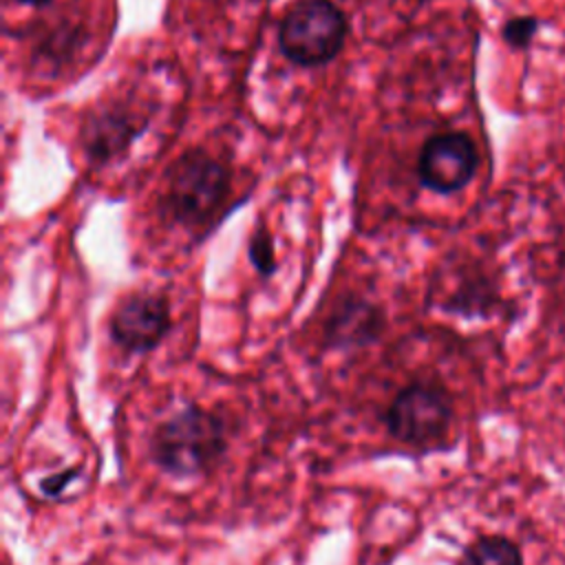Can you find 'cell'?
<instances>
[{
    "label": "cell",
    "mask_w": 565,
    "mask_h": 565,
    "mask_svg": "<svg viewBox=\"0 0 565 565\" xmlns=\"http://www.w3.org/2000/svg\"><path fill=\"white\" fill-rule=\"evenodd\" d=\"M455 565H523V552L505 534H481L463 547Z\"/></svg>",
    "instance_id": "cell-9"
},
{
    "label": "cell",
    "mask_w": 565,
    "mask_h": 565,
    "mask_svg": "<svg viewBox=\"0 0 565 565\" xmlns=\"http://www.w3.org/2000/svg\"><path fill=\"white\" fill-rule=\"evenodd\" d=\"M536 31H539V20L534 15H516L503 24L501 35L508 46L525 49L534 40Z\"/></svg>",
    "instance_id": "cell-11"
},
{
    "label": "cell",
    "mask_w": 565,
    "mask_h": 565,
    "mask_svg": "<svg viewBox=\"0 0 565 565\" xmlns=\"http://www.w3.org/2000/svg\"><path fill=\"white\" fill-rule=\"evenodd\" d=\"M380 419L393 441L415 452H437L450 441L455 402L439 380H413L393 395Z\"/></svg>",
    "instance_id": "cell-2"
},
{
    "label": "cell",
    "mask_w": 565,
    "mask_h": 565,
    "mask_svg": "<svg viewBox=\"0 0 565 565\" xmlns=\"http://www.w3.org/2000/svg\"><path fill=\"white\" fill-rule=\"evenodd\" d=\"M479 166L477 146L470 135L450 130L430 137L417 159L419 183L437 194H452L466 188Z\"/></svg>",
    "instance_id": "cell-6"
},
{
    "label": "cell",
    "mask_w": 565,
    "mask_h": 565,
    "mask_svg": "<svg viewBox=\"0 0 565 565\" xmlns=\"http://www.w3.org/2000/svg\"><path fill=\"white\" fill-rule=\"evenodd\" d=\"M249 258L254 263V267L263 274V276H271L276 269V252H274V238L267 232L265 225H260L252 238H249Z\"/></svg>",
    "instance_id": "cell-10"
},
{
    "label": "cell",
    "mask_w": 565,
    "mask_h": 565,
    "mask_svg": "<svg viewBox=\"0 0 565 565\" xmlns=\"http://www.w3.org/2000/svg\"><path fill=\"white\" fill-rule=\"evenodd\" d=\"M347 38V18L331 0H300L282 18L278 44L298 66L331 62Z\"/></svg>",
    "instance_id": "cell-3"
},
{
    "label": "cell",
    "mask_w": 565,
    "mask_h": 565,
    "mask_svg": "<svg viewBox=\"0 0 565 565\" xmlns=\"http://www.w3.org/2000/svg\"><path fill=\"white\" fill-rule=\"evenodd\" d=\"M172 324L168 298L152 291L126 296L110 316V340L124 353H148L157 349Z\"/></svg>",
    "instance_id": "cell-5"
},
{
    "label": "cell",
    "mask_w": 565,
    "mask_h": 565,
    "mask_svg": "<svg viewBox=\"0 0 565 565\" xmlns=\"http://www.w3.org/2000/svg\"><path fill=\"white\" fill-rule=\"evenodd\" d=\"M146 128V121L139 119V115L128 113L126 108H104L102 113H95L86 119V126L82 130V143L86 150V157L93 163H108L141 135Z\"/></svg>",
    "instance_id": "cell-7"
},
{
    "label": "cell",
    "mask_w": 565,
    "mask_h": 565,
    "mask_svg": "<svg viewBox=\"0 0 565 565\" xmlns=\"http://www.w3.org/2000/svg\"><path fill=\"white\" fill-rule=\"evenodd\" d=\"M22 4H29V7H44V4H49L51 0H20Z\"/></svg>",
    "instance_id": "cell-13"
},
{
    "label": "cell",
    "mask_w": 565,
    "mask_h": 565,
    "mask_svg": "<svg viewBox=\"0 0 565 565\" xmlns=\"http://www.w3.org/2000/svg\"><path fill=\"white\" fill-rule=\"evenodd\" d=\"M230 190V172L205 150L185 152L172 168L168 201L177 221H207Z\"/></svg>",
    "instance_id": "cell-4"
},
{
    "label": "cell",
    "mask_w": 565,
    "mask_h": 565,
    "mask_svg": "<svg viewBox=\"0 0 565 565\" xmlns=\"http://www.w3.org/2000/svg\"><path fill=\"white\" fill-rule=\"evenodd\" d=\"M230 450L223 415L201 404H185L163 417L148 437L150 461L168 477L192 479L214 472Z\"/></svg>",
    "instance_id": "cell-1"
},
{
    "label": "cell",
    "mask_w": 565,
    "mask_h": 565,
    "mask_svg": "<svg viewBox=\"0 0 565 565\" xmlns=\"http://www.w3.org/2000/svg\"><path fill=\"white\" fill-rule=\"evenodd\" d=\"M75 475H77V468H64L60 472H53L40 481V490L46 497H57L75 479Z\"/></svg>",
    "instance_id": "cell-12"
},
{
    "label": "cell",
    "mask_w": 565,
    "mask_h": 565,
    "mask_svg": "<svg viewBox=\"0 0 565 565\" xmlns=\"http://www.w3.org/2000/svg\"><path fill=\"white\" fill-rule=\"evenodd\" d=\"M384 331V313L362 298L342 300L324 324V344L331 349H358L375 342Z\"/></svg>",
    "instance_id": "cell-8"
}]
</instances>
